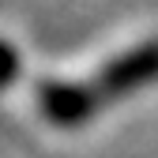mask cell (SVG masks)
Masks as SVG:
<instances>
[{"label":"cell","mask_w":158,"mask_h":158,"mask_svg":"<svg viewBox=\"0 0 158 158\" xmlns=\"http://www.w3.org/2000/svg\"><path fill=\"white\" fill-rule=\"evenodd\" d=\"M87 83H90V90H94L102 109L113 106V102H124L132 94H139L151 83H158V38L117 53L94 79H87Z\"/></svg>","instance_id":"obj_1"},{"label":"cell","mask_w":158,"mask_h":158,"mask_svg":"<svg viewBox=\"0 0 158 158\" xmlns=\"http://www.w3.org/2000/svg\"><path fill=\"white\" fill-rule=\"evenodd\" d=\"M38 109L45 113V121L56 128H83L90 124L102 106L90 90V83H72V79H45L38 87Z\"/></svg>","instance_id":"obj_2"},{"label":"cell","mask_w":158,"mask_h":158,"mask_svg":"<svg viewBox=\"0 0 158 158\" xmlns=\"http://www.w3.org/2000/svg\"><path fill=\"white\" fill-rule=\"evenodd\" d=\"M19 72H23V56H19V49L0 38V90L11 87L15 79H19Z\"/></svg>","instance_id":"obj_3"}]
</instances>
